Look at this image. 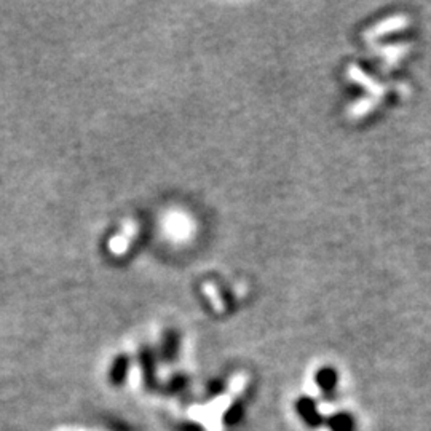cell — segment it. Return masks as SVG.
<instances>
[{
  "mask_svg": "<svg viewBox=\"0 0 431 431\" xmlns=\"http://www.w3.org/2000/svg\"><path fill=\"white\" fill-rule=\"evenodd\" d=\"M331 428L332 431H353L355 428V422H353L352 415L348 414H337L331 419Z\"/></svg>",
  "mask_w": 431,
  "mask_h": 431,
  "instance_id": "obj_1",
  "label": "cell"
},
{
  "mask_svg": "<svg viewBox=\"0 0 431 431\" xmlns=\"http://www.w3.org/2000/svg\"><path fill=\"white\" fill-rule=\"evenodd\" d=\"M336 385V376L331 371L323 372L321 376V387L325 390H331Z\"/></svg>",
  "mask_w": 431,
  "mask_h": 431,
  "instance_id": "obj_2",
  "label": "cell"
}]
</instances>
